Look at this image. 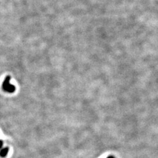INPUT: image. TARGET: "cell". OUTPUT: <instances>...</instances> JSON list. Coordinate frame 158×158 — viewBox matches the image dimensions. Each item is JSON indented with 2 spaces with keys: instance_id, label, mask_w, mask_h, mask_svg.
I'll use <instances>...</instances> for the list:
<instances>
[{
  "instance_id": "1",
  "label": "cell",
  "mask_w": 158,
  "mask_h": 158,
  "mask_svg": "<svg viewBox=\"0 0 158 158\" xmlns=\"http://www.w3.org/2000/svg\"><path fill=\"white\" fill-rule=\"evenodd\" d=\"M10 80H11V77H7L6 78V79H5L3 83V88L5 91L9 93H13L15 92V87L13 85L10 83Z\"/></svg>"
},
{
  "instance_id": "2",
  "label": "cell",
  "mask_w": 158,
  "mask_h": 158,
  "mask_svg": "<svg viewBox=\"0 0 158 158\" xmlns=\"http://www.w3.org/2000/svg\"><path fill=\"white\" fill-rule=\"evenodd\" d=\"M8 151H9L8 147H4V148H2L1 150V151H0V156L2 157H6V155H7Z\"/></svg>"
},
{
  "instance_id": "3",
  "label": "cell",
  "mask_w": 158,
  "mask_h": 158,
  "mask_svg": "<svg viewBox=\"0 0 158 158\" xmlns=\"http://www.w3.org/2000/svg\"><path fill=\"white\" fill-rule=\"evenodd\" d=\"M2 146H3V142H2L1 140H0V149L2 147Z\"/></svg>"
},
{
  "instance_id": "4",
  "label": "cell",
  "mask_w": 158,
  "mask_h": 158,
  "mask_svg": "<svg viewBox=\"0 0 158 158\" xmlns=\"http://www.w3.org/2000/svg\"><path fill=\"white\" fill-rule=\"evenodd\" d=\"M107 158H115L113 156H109Z\"/></svg>"
}]
</instances>
